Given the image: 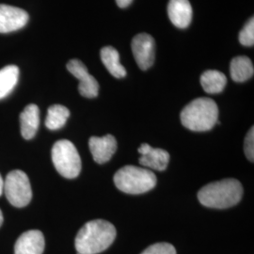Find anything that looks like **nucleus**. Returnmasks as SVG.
<instances>
[{"mask_svg":"<svg viewBox=\"0 0 254 254\" xmlns=\"http://www.w3.org/2000/svg\"><path fill=\"white\" fill-rule=\"evenodd\" d=\"M116 229L104 219L87 222L75 237V249L78 254H98L106 251L116 238Z\"/></svg>","mask_w":254,"mask_h":254,"instance_id":"obj_1","label":"nucleus"},{"mask_svg":"<svg viewBox=\"0 0 254 254\" xmlns=\"http://www.w3.org/2000/svg\"><path fill=\"white\" fill-rule=\"evenodd\" d=\"M243 196L241 183L236 179L213 182L198 193L200 203L209 208L226 209L237 204Z\"/></svg>","mask_w":254,"mask_h":254,"instance_id":"obj_2","label":"nucleus"},{"mask_svg":"<svg viewBox=\"0 0 254 254\" xmlns=\"http://www.w3.org/2000/svg\"><path fill=\"white\" fill-rule=\"evenodd\" d=\"M218 105L207 97L192 101L181 112L182 125L195 132H204L212 129L218 123Z\"/></svg>","mask_w":254,"mask_h":254,"instance_id":"obj_3","label":"nucleus"},{"mask_svg":"<svg viewBox=\"0 0 254 254\" xmlns=\"http://www.w3.org/2000/svg\"><path fill=\"white\" fill-rule=\"evenodd\" d=\"M114 184L127 194H142L153 190L156 185L154 173L144 168L126 166L114 175Z\"/></svg>","mask_w":254,"mask_h":254,"instance_id":"obj_4","label":"nucleus"},{"mask_svg":"<svg viewBox=\"0 0 254 254\" xmlns=\"http://www.w3.org/2000/svg\"><path fill=\"white\" fill-rule=\"evenodd\" d=\"M52 161L62 176L73 179L81 172V159L75 146L70 140L62 139L52 148Z\"/></svg>","mask_w":254,"mask_h":254,"instance_id":"obj_5","label":"nucleus"},{"mask_svg":"<svg viewBox=\"0 0 254 254\" xmlns=\"http://www.w3.org/2000/svg\"><path fill=\"white\" fill-rule=\"evenodd\" d=\"M4 192L11 205L27 206L32 198L31 186L27 174L19 170L10 172L4 181Z\"/></svg>","mask_w":254,"mask_h":254,"instance_id":"obj_6","label":"nucleus"},{"mask_svg":"<svg viewBox=\"0 0 254 254\" xmlns=\"http://www.w3.org/2000/svg\"><path fill=\"white\" fill-rule=\"evenodd\" d=\"M67 70L79 80L78 91L86 98H94L98 95L99 84L97 80L89 73L86 65L79 60H71L67 64Z\"/></svg>","mask_w":254,"mask_h":254,"instance_id":"obj_7","label":"nucleus"},{"mask_svg":"<svg viewBox=\"0 0 254 254\" xmlns=\"http://www.w3.org/2000/svg\"><path fill=\"white\" fill-rule=\"evenodd\" d=\"M132 51L136 64L141 70L149 69L154 61V40L147 33L137 34L132 41Z\"/></svg>","mask_w":254,"mask_h":254,"instance_id":"obj_8","label":"nucleus"},{"mask_svg":"<svg viewBox=\"0 0 254 254\" xmlns=\"http://www.w3.org/2000/svg\"><path fill=\"white\" fill-rule=\"evenodd\" d=\"M28 13L17 7L0 4V33H9L25 27Z\"/></svg>","mask_w":254,"mask_h":254,"instance_id":"obj_9","label":"nucleus"},{"mask_svg":"<svg viewBox=\"0 0 254 254\" xmlns=\"http://www.w3.org/2000/svg\"><path fill=\"white\" fill-rule=\"evenodd\" d=\"M89 146L93 159L96 163L105 164L110 160L117 150V141L112 135L91 136Z\"/></svg>","mask_w":254,"mask_h":254,"instance_id":"obj_10","label":"nucleus"},{"mask_svg":"<svg viewBox=\"0 0 254 254\" xmlns=\"http://www.w3.org/2000/svg\"><path fill=\"white\" fill-rule=\"evenodd\" d=\"M45 237L41 231L30 230L19 236L14 245V254H43Z\"/></svg>","mask_w":254,"mask_h":254,"instance_id":"obj_11","label":"nucleus"},{"mask_svg":"<svg viewBox=\"0 0 254 254\" xmlns=\"http://www.w3.org/2000/svg\"><path fill=\"white\" fill-rule=\"evenodd\" d=\"M138 153L141 154L139 164L151 168L155 171H165L170 161V154L163 149L153 148L152 146L143 143L138 148Z\"/></svg>","mask_w":254,"mask_h":254,"instance_id":"obj_12","label":"nucleus"},{"mask_svg":"<svg viewBox=\"0 0 254 254\" xmlns=\"http://www.w3.org/2000/svg\"><path fill=\"white\" fill-rule=\"evenodd\" d=\"M169 18L178 28H187L190 25L192 7L189 0H170L168 5Z\"/></svg>","mask_w":254,"mask_h":254,"instance_id":"obj_13","label":"nucleus"},{"mask_svg":"<svg viewBox=\"0 0 254 254\" xmlns=\"http://www.w3.org/2000/svg\"><path fill=\"white\" fill-rule=\"evenodd\" d=\"M40 125V110L36 105L30 104L27 106L20 114V127L21 135L30 139L36 135Z\"/></svg>","mask_w":254,"mask_h":254,"instance_id":"obj_14","label":"nucleus"},{"mask_svg":"<svg viewBox=\"0 0 254 254\" xmlns=\"http://www.w3.org/2000/svg\"><path fill=\"white\" fill-rule=\"evenodd\" d=\"M100 55L102 63L114 77L123 78L127 75V70L120 63V55L114 47L106 46L102 48Z\"/></svg>","mask_w":254,"mask_h":254,"instance_id":"obj_15","label":"nucleus"},{"mask_svg":"<svg viewBox=\"0 0 254 254\" xmlns=\"http://www.w3.org/2000/svg\"><path fill=\"white\" fill-rule=\"evenodd\" d=\"M230 72L234 81L245 82L254 76V64L248 57H236L231 63Z\"/></svg>","mask_w":254,"mask_h":254,"instance_id":"obj_16","label":"nucleus"},{"mask_svg":"<svg viewBox=\"0 0 254 254\" xmlns=\"http://www.w3.org/2000/svg\"><path fill=\"white\" fill-rule=\"evenodd\" d=\"M200 84L207 93L216 94L224 90L227 84V78L224 73L219 71L208 70L201 74Z\"/></svg>","mask_w":254,"mask_h":254,"instance_id":"obj_17","label":"nucleus"},{"mask_svg":"<svg viewBox=\"0 0 254 254\" xmlns=\"http://www.w3.org/2000/svg\"><path fill=\"white\" fill-rule=\"evenodd\" d=\"M18 78L19 69L15 65H8L0 70V100L15 88Z\"/></svg>","mask_w":254,"mask_h":254,"instance_id":"obj_18","label":"nucleus"},{"mask_svg":"<svg viewBox=\"0 0 254 254\" xmlns=\"http://www.w3.org/2000/svg\"><path fill=\"white\" fill-rule=\"evenodd\" d=\"M70 117V110L62 105H53L47 111L46 126L50 130H58L65 126Z\"/></svg>","mask_w":254,"mask_h":254,"instance_id":"obj_19","label":"nucleus"},{"mask_svg":"<svg viewBox=\"0 0 254 254\" xmlns=\"http://www.w3.org/2000/svg\"><path fill=\"white\" fill-rule=\"evenodd\" d=\"M239 42L242 46H254V19H250L245 27L239 33Z\"/></svg>","mask_w":254,"mask_h":254,"instance_id":"obj_20","label":"nucleus"},{"mask_svg":"<svg viewBox=\"0 0 254 254\" xmlns=\"http://www.w3.org/2000/svg\"><path fill=\"white\" fill-rule=\"evenodd\" d=\"M141 254H176V250L170 243H156L148 247Z\"/></svg>","mask_w":254,"mask_h":254,"instance_id":"obj_21","label":"nucleus"},{"mask_svg":"<svg viewBox=\"0 0 254 254\" xmlns=\"http://www.w3.org/2000/svg\"><path fill=\"white\" fill-rule=\"evenodd\" d=\"M254 127L250 129L245 137L244 141V151H245L247 158L254 162Z\"/></svg>","mask_w":254,"mask_h":254,"instance_id":"obj_22","label":"nucleus"},{"mask_svg":"<svg viewBox=\"0 0 254 254\" xmlns=\"http://www.w3.org/2000/svg\"><path fill=\"white\" fill-rule=\"evenodd\" d=\"M133 0H116L117 5L120 8H127L131 3Z\"/></svg>","mask_w":254,"mask_h":254,"instance_id":"obj_23","label":"nucleus"},{"mask_svg":"<svg viewBox=\"0 0 254 254\" xmlns=\"http://www.w3.org/2000/svg\"><path fill=\"white\" fill-rule=\"evenodd\" d=\"M3 191H4V181H3V179H2V177L0 175V196L2 195Z\"/></svg>","mask_w":254,"mask_h":254,"instance_id":"obj_24","label":"nucleus"},{"mask_svg":"<svg viewBox=\"0 0 254 254\" xmlns=\"http://www.w3.org/2000/svg\"><path fill=\"white\" fill-rule=\"evenodd\" d=\"M2 223H3V214H2V211L0 210V227H1Z\"/></svg>","mask_w":254,"mask_h":254,"instance_id":"obj_25","label":"nucleus"}]
</instances>
